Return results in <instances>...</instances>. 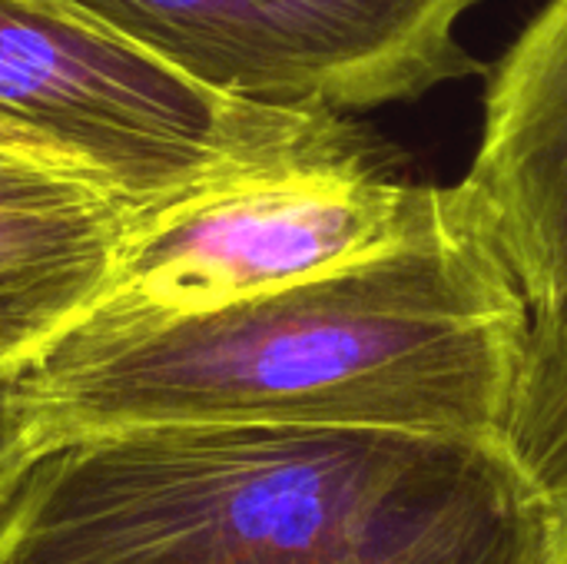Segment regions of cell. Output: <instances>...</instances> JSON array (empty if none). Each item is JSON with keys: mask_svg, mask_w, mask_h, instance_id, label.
<instances>
[{"mask_svg": "<svg viewBox=\"0 0 567 564\" xmlns=\"http://www.w3.org/2000/svg\"><path fill=\"white\" fill-rule=\"evenodd\" d=\"M532 306L455 186L336 273L123 329H63L13 369L43 442L163 422L498 435Z\"/></svg>", "mask_w": 567, "mask_h": 564, "instance_id": "1", "label": "cell"}, {"mask_svg": "<svg viewBox=\"0 0 567 564\" xmlns=\"http://www.w3.org/2000/svg\"><path fill=\"white\" fill-rule=\"evenodd\" d=\"M0 564H551L498 435L163 422L50 442Z\"/></svg>", "mask_w": 567, "mask_h": 564, "instance_id": "2", "label": "cell"}, {"mask_svg": "<svg viewBox=\"0 0 567 564\" xmlns=\"http://www.w3.org/2000/svg\"><path fill=\"white\" fill-rule=\"evenodd\" d=\"M0 113L143 206L256 170L369 153L339 113L223 96L106 27L37 0H0Z\"/></svg>", "mask_w": 567, "mask_h": 564, "instance_id": "3", "label": "cell"}, {"mask_svg": "<svg viewBox=\"0 0 567 564\" xmlns=\"http://www.w3.org/2000/svg\"><path fill=\"white\" fill-rule=\"evenodd\" d=\"M439 193L372 153L209 183L140 213L110 283L66 329L206 312L336 273L409 236Z\"/></svg>", "mask_w": 567, "mask_h": 564, "instance_id": "4", "label": "cell"}, {"mask_svg": "<svg viewBox=\"0 0 567 564\" xmlns=\"http://www.w3.org/2000/svg\"><path fill=\"white\" fill-rule=\"evenodd\" d=\"M223 96L362 113L478 73L475 0H60Z\"/></svg>", "mask_w": 567, "mask_h": 564, "instance_id": "5", "label": "cell"}, {"mask_svg": "<svg viewBox=\"0 0 567 564\" xmlns=\"http://www.w3.org/2000/svg\"><path fill=\"white\" fill-rule=\"evenodd\" d=\"M455 193L532 309L567 293V0H548L495 63Z\"/></svg>", "mask_w": 567, "mask_h": 564, "instance_id": "6", "label": "cell"}, {"mask_svg": "<svg viewBox=\"0 0 567 564\" xmlns=\"http://www.w3.org/2000/svg\"><path fill=\"white\" fill-rule=\"evenodd\" d=\"M143 209L123 196L0 206V376L90 309Z\"/></svg>", "mask_w": 567, "mask_h": 564, "instance_id": "7", "label": "cell"}, {"mask_svg": "<svg viewBox=\"0 0 567 564\" xmlns=\"http://www.w3.org/2000/svg\"><path fill=\"white\" fill-rule=\"evenodd\" d=\"M502 442L542 502L551 564H567V293L532 309Z\"/></svg>", "mask_w": 567, "mask_h": 564, "instance_id": "8", "label": "cell"}, {"mask_svg": "<svg viewBox=\"0 0 567 564\" xmlns=\"http://www.w3.org/2000/svg\"><path fill=\"white\" fill-rule=\"evenodd\" d=\"M103 196L130 199L100 170L70 153L0 140V206H50Z\"/></svg>", "mask_w": 567, "mask_h": 564, "instance_id": "9", "label": "cell"}, {"mask_svg": "<svg viewBox=\"0 0 567 564\" xmlns=\"http://www.w3.org/2000/svg\"><path fill=\"white\" fill-rule=\"evenodd\" d=\"M10 376H0V509L20 485L33 459L43 452V442L13 402Z\"/></svg>", "mask_w": 567, "mask_h": 564, "instance_id": "10", "label": "cell"}, {"mask_svg": "<svg viewBox=\"0 0 567 564\" xmlns=\"http://www.w3.org/2000/svg\"><path fill=\"white\" fill-rule=\"evenodd\" d=\"M37 3H50V7H63V10H70V7H66V3H60V0H37ZM70 13H73V10H70ZM76 17H80V13H76Z\"/></svg>", "mask_w": 567, "mask_h": 564, "instance_id": "11", "label": "cell"}]
</instances>
